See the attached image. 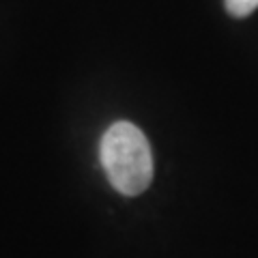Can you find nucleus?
Masks as SVG:
<instances>
[{"label": "nucleus", "mask_w": 258, "mask_h": 258, "mask_svg": "<svg viewBox=\"0 0 258 258\" xmlns=\"http://www.w3.org/2000/svg\"><path fill=\"white\" fill-rule=\"evenodd\" d=\"M224 5L232 18H247L258 9V0H224Z\"/></svg>", "instance_id": "nucleus-2"}, {"label": "nucleus", "mask_w": 258, "mask_h": 258, "mask_svg": "<svg viewBox=\"0 0 258 258\" xmlns=\"http://www.w3.org/2000/svg\"><path fill=\"white\" fill-rule=\"evenodd\" d=\"M110 185L123 196H138L153 181V153L140 127L127 120L110 125L99 144Z\"/></svg>", "instance_id": "nucleus-1"}]
</instances>
